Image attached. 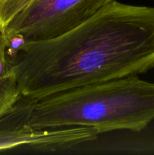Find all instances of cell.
<instances>
[{"instance_id":"5b68a950","label":"cell","mask_w":154,"mask_h":155,"mask_svg":"<svg viewBox=\"0 0 154 155\" xmlns=\"http://www.w3.org/2000/svg\"><path fill=\"white\" fill-rule=\"evenodd\" d=\"M6 37L0 27V114L14 105L21 98L16 73L6 56Z\"/></svg>"},{"instance_id":"7a4b0ae2","label":"cell","mask_w":154,"mask_h":155,"mask_svg":"<svg viewBox=\"0 0 154 155\" xmlns=\"http://www.w3.org/2000/svg\"><path fill=\"white\" fill-rule=\"evenodd\" d=\"M154 120V83L137 75L82 86L36 101L29 124L36 130L91 127L99 134L140 132Z\"/></svg>"},{"instance_id":"277c9868","label":"cell","mask_w":154,"mask_h":155,"mask_svg":"<svg viewBox=\"0 0 154 155\" xmlns=\"http://www.w3.org/2000/svg\"><path fill=\"white\" fill-rule=\"evenodd\" d=\"M36 101L22 97L6 111L0 114V151L18 147L41 152H60L99 136L91 127H66L36 130L29 124Z\"/></svg>"},{"instance_id":"8992f818","label":"cell","mask_w":154,"mask_h":155,"mask_svg":"<svg viewBox=\"0 0 154 155\" xmlns=\"http://www.w3.org/2000/svg\"><path fill=\"white\" fill-rule=\"evenodd\" d=\"M33 0H0V27L4 29L9 21Z\"/></svg>"},{"instance_id":"3957f363","label":"cell","mask_w":154,"mask_h":155,"mask_svg":"<svg viewBox=\"0 0 154 155\" xmlns=\"http://www.w3.org/2000/svg\"><path fill=\"white\" fill-rule=\"evenodd\" d=\"M113 0H33L3 29L27 42L48 40L78 27Z\"/></svg>"},{"instance_id":"6da1fadb","label":"cell","mask_w":154,"mask_h":155,"mask_svg":"<svg viewBox=\"0 0 154 155\" xmlns=\"http://www.w3.org/2000/svg\"><path fill=\"white\" fill-rule=\"evenodd\" d=\"M22 97L37 101L154 68V8L113 0L72 30L27 42L8 60Z\"/></svg>"}]
</instances>
